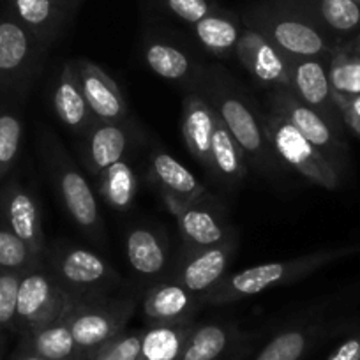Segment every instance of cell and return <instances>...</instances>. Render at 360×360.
Masks as SVG:
<instances>
[{
	"mask_svg": "<svg viewBox=\"0 0 360 360\" xmlns=\"http://www.w3.org/2000/svg\"><path fill=\"white\" fill-rule=\"evenodd\" d=\"M242 23L262 34L288 57L328 60L341 46L292 0L258 2L244 13Z\"/></svg>",
	"mask_w": 360,
	"mask_h": 360,
	"instance_id": "cell-1",
	"label": "cell"
},
{
	"mask_svg": "<svg viewBox=\"0 0 360 360\" xmlns=\"http://www.w3.org/2000/svg\"><path fill=\"white\" fill-rule=\"evenodd\" d=\"M360 252V245H342L334 249H321L297 258L281 259V262L259 263L249 269L224 276L209 293L200 297L202 306H226L249 299L258 293L272 290L276 286L292 285L307 278L316 270L338 262V259Z\"/></svg>",
	"mask_w": 360,
	"mask_h": 360,
	"instance_id": "cell-2",
	"label": "cell"
},
{
	"mask_svg": "<svg viewBox=\"0 0 360 360\" xmlns=\"http://www.w3.org/2000/svg\"><path fill=\"white\" fill-rule=\"evenodd\" d=\"M198 92L223 120L244 152L245 161L259 172H270L274 166V159L278 158L266 141L263 122H259L251 103L238 90L233 78L219 68L205 69Z\"/></svg>",
	"mask_w": 360,
	"mask_h": 360,
	"instance_id": "cell-3",
	"label": "cell"
},
{
	"mask_svg": "<svg viewBox=\"0 0 360 360\" xmlns=\"http://www.w3.org/2000/svg\"><path fill=\"white\" fill-rule=\"evenodd\" d=\"M41 152L51 184L71 219L90 240L105 244V223L96 193L79 166L65 152L58 138L48 129H44L41 136Z\"/></svg>",
	"mask_w": 360,
	"mask_h": 360,
	"instance_id": "cell-4",
	"label": "cell"
},
{
	"mask_svg": "<svg viewBox=\"0 0 360 360\" xmlns=\"http://www.w3.org/2000/svg\"><path fill=\"white\" fill-rule=\"evenodd\" d=\"M48 50L9 9L0 13V103L25 101Z\"/></svg>",
	"mask_w": 360,
	"mask_h": 360,
	"instance_id": "cell-5",
	"label": "cell"
},
{
	"mask_svg": "<svg viewBox=\"0 0 360 360\" xmlns=\"http://www.w3.org/2000/svg\"><path fill=\"white\" fill-rule=\"evenodd\" d=\"M44 262L72 300L110 295L122 286L119 272L101 255L82 245L57 242L46 248Z\"/></svg>",
	"mask_w": 360,
	"mask_h": 360,
	"instance_id": "cell-6",
	"label": "cell"
},
{
	"mask_svg": "<svg viewBox=\"0 0 360 360\" xmlns=\"http://www.w3.org/2000/svg\"><path fill=\"white\" fill-rule=\"evenodd\" d=\"M138 300L134 295H101L75 300L64 321L71 328L83 360L127 328Z\"/></svg>",
	"mask_w": 360,
	"mask_h": 360,
	"instance_id": "cell-7",
	"label": "cell"
},
{
	"mask_svg": "<svg viewBox=\"0 0 360 360\" xmlns=\"http://www.w3.org/2000/svg\"><path fill=\"white\" fill-rule=\"evenodd\" d=\"M263 131L276 158L306 176L309 182L328 191H334L341 186L342 176L332 162L285 117L269 110L263 119Z\"/></svg>",
	"mask_w": 360,
	"mask_h": 360,
	"instance_id": "cell-8",
	"label": "cell"
},
{
	"mask_svg": "<svg viewBox=\"0 0 360 360\" xmlns=\"http://www.w3.org/2000/svg\"><path fill=\"white\" fill-rule=\"evenodd\" d=\"M72 302V297L58 285L43 259L22 274L13 334L20 338L44 325L64 320Z\"/></svg>",
	"mask_w": 360,
	"mask_h": 360,
	"instance_id": "cell-9",
	"label": "cell"
},
{
	"mask_svg": "<svg viewBox=\"0 0 360 360\" xmlns=\"http://www.w3.org/2000/svg\"><path fill=\"white\" fill-rule=\"evenodd\" d=\"M269 110L285 117L293 127L299 129L304 138H307L332 162L339 175H345V172L348 169L349 155L345 133L332 127L320 113L297 99L290 89L270 90Z\"/></svg>",
	"mask_w": 360,
	"mask_h": 360,
	"instance_id": "cell-10",
	"label": "cell"
},
{
	"mask_svg": "<svg viewBox=\"0 0 360 360\" xmlns=\"http://www.w3.org/2000/svg\"><path fill=\"white\" fill-rule=\"evenodd\" d=\"M0 221L37 256L44 258L48 245L39 200L16 176L6 179L0 186Z\"/></svg>",
	"mask_w": 360,
	"mask_h": 360,
	"instance_id": "cell-11",
	"label": "cell"
},
{
	"mask_svg": "<svg viewBox=\"0 0 360 360\" xmlns=\"http://www.w3.org/2000/svg\"><path fill=\"white\" fill-rule=\"evenodd\" d=\"M328 60L288 57L290 90L297 99L320 113L332 127L345 133V120L328 82Z\"/></svg>",
	"mask_w": 360,
	"mask_h": 360,
	"instance_id": "cell-12",
	"label": "cell"
},
{
	"mask_svg": "<svg viewBox=\"0 0 360 360\" xmlns=\"http://www.w3.org/2000/svg\"><path fill=\"white\" fill-rule=\"evenodd\" d=\"M136 138V124L131 122L129 117L113 122L94 120L89 131L82 136L79 158L83 168L96 179L103 169L124 161Z\"/></svg>",
	"mask_w": 360,
	"mask_h": 360,
	"instance_id": "cell-13",
	"label": "cell"
},
{
	"mask_svg": "<svg viewBox=\"0 0 360 360\" xmlns=\"http://www.w3.org/2000/svg\"><path fill=\"white\" fill-rule=\"evenodd\" d=\"M161 198L169 214L175 217L186 249H205L237 240L233 230L223 223L216 210L207 205L205 200L196 203H182L169 196H161Z\"/></svg>",
	"mask_w": 360,
	"mask_h": 360,
	"instance_id": "cell-14",
	"label": "cell"
},
{
	"mask_svg": "<svg viewBox=\"0 0 360 360\" xmlns=\"http://www.w3.org/2000/svg\"><path fill=\"white\" fill-rule=\"evenodd\" d=\"M235 252L237 240L205 249H186L168 279L202 297L226 276Z\"/></svg>",
	"mask_w": 360,
	"mask_h": 360,
	"instance_id": "cell-15",
	"label": "cell"
},
{
	"mask_svg": "<svg viewBox=\"0 0 360 360\" xmlns=\"http://www.w3.org/2000/svg\"><path fill=\"white\" fill-rule=\"evenodd\" d=\"M235 55L262 86L269 90L290 89L288 55L279 51L256 30L249 27L242 29Z\"/></svg>",
	"mask_w": 360,
	"mask_h": 360,
	"instance_id": "cell-16",
	"label": "cell"
},
{
	"mask_svg": "<svg viewBox=\"0 0 360 360\" xmlns=\"http://www.w3.org/2000/svg\"><path fill=\"white\" fill-rule=\"evenodd\" d=\"M83 96L96 120H124L129 117V105L115 79L89 58H76Z\"/></svg>",
	"mask_w": 360,
	"mask_h": 360,
	"instance_id": "cell-17",
	"label": "cell"
},
{
	"mask_svg": "<svg viewBox=\"0 0 360 360\" xmlns=\"http://www.w3.org/2000/svg\"><path fill=\"white\" fill-rule=\"evenodd\" d=\"M200 307H203L200 297L172 279L152 285L145 292L141 304L147 325H179L193 321Z\"/></svg>",
	"mask_w": 360,
	"mask_h": 360,
	"instance_id": "cell-18",
	"label": "cell"
},
{
	"mask_svg": "<svg viewBox=\"0 0 360 360\" xmlns=\"http://www.w3.org/2000/svg\"><path fill=\"white\" fill-rule=\"evenodd\" d=\"M51 105L60 122L78 136H83L96 120L83 96L76 60L64 62L58 71L51 89Z\"/></svg>",
	"mask_w": 360,
	"mask_h": 360,
	"instance_id": "cell-19",
	"label": "cell"
},
{
	"mask_svg": "<svg viewBox=\"0 0 360 360\" xmlns=\"http://www.w3.org/2000/svg\"><path fill=\"white\" fill-rule=\"evenodd\" d=\"M148 175L161 196H169L182 203H196L207 200L205 186L165 150H155L148 161Z\"/></svg>",
	"mask_w": 360,
	"mask_h": 360,
	"instance_id": "cell-20",
	"label": "cell"
},
{
	"mask_svg": "<svg viewBox=\"0 0 360 360\" xmlns=\"http://www.w3.org/2000/svg\"><path fill=\"white\" fill-rule=\"evenodd\" d=\"M11 15L50 48L72 18V13L57 0H6Z\"/></svg>",
	"mask_w": 360,
	"mask_h": 360,
	"instance_id": "cell-21",
	"label": "cell"
},
{
	"mask_svg": "<svg viewBox=\"0 0 360 360\" xmlns=\"http://www.w3.org/2000/svg\"><path fill=\"white\" fill-rule=\"evenodd\" d=\"M143 58L159 78L188 86L189 92L200 89L205 69L196 64L182 48L168 41L150 39L145 43Z\"/></svg>",
	"mask_w": 360,
	"mask_h": 360,
	"instance_id": "cell-22",
	"label": "cell"
},
{
	"mask_svg": "<svg viewBox=\"0 0 360 360\" xmlns=\"http://www.w3.org/2000/svg\"><path fill=\"white\" fill-rule=\"evenodd\" d=\"M216 112L198 90L188 92L182 103V134L188 150L203 168L210 169Z\"/></svg>",
	"mask_w": 360,
	"mask_h": 360,
	"instance_id": "cell-23",
	"label": "cell"
},
{
	"mask_svg": "<svg viewBox=\"0 0 360 360\" xmlns=\"http://www.w3.org/2000/svg\"><path fill=\"white\" fill-rule=\"evenodd\" d=\"M168 238L152 226L127 231L126 256L131 269L143 279H159L168 266Z\"/></svg>",
	"mask_w": 360,
	"mask_h": 360,
	"instance_id": "cell-24",
	"label": "cell"
},
{
	"mask_svg": "<svg viewBox=\"0 0 360 360\" xmlns=\"http://www.w3.org/2000/svg\"><path fill=\"white\" fill-rule=\"evenodd\" d=\"M323 32L346 43L360 32V4L355 0H292Z\"/></svg>",
	"mask_w": 360,
	"mask_h": 360,
	"instance_id": "cell-25",
	"label": "cell"
},
{
	"mask_svg": "<svg viewBox=\"0 0 360 360\" xmlns=\"http://www.w3.org/2000/svg\"><path fill=\"white\" fill-rule=\"evenodd\" d=\"M242 334L231 321L195 325L186 341L180 360H223L238 345Z\"/></svg>",
	"mask_w": 360,
	"mask_h": 360,
	"instance_id": "cell-26",
	"label": "cell"
},
{
	"mask_svg": "<svg viewBox=\"0 0 360 360\" xmlns=\"http://www.w3.org/2000/svg\"><path fill=\"white\" fill-rule=\"evenodd\" d=\"M209 172L228 188L240 186L248 175V161H245L244 152L240 150L217 113L216 124H214Z\"/></svg>",
	"mask_w": 360,
	"mask_h": 360,
	"instance_id": "cell-27",
	"label": "cell"
},
{
	"mask_svg": "<svg viewBox=\"0 0 360 360\" xmlns=\"http://www.w3.org/2000/svg\"><path fill=\"white\" fill-rule=\"evenodd\" d=\"M18 346L48 360H83L71 328L64 320L20 335Z\"/></svg>",
	"mask_w": 360,
	"mask_h": 360,
	"instance_id": "cell-28",
	"label": "cell"
},
{
	"mask_svg": "<svg viewBox=\"0 0 360 360\" xmlns=\"http://www.w3.org/2000/svg\"><path fill=\"white\" fill-rule=\"evenodd\" d=\"M242 29L244 25L240 23V20L221 8L193 25L198 43L209 53L223 58L231 57L235 53Z\"/></svg>",
	"mask_w": 360,
	"mask_h": 360,
	"instance_id": "cell-29",
	"label": "cell"
},
{
	"mask_svg": "<svg viewBox=\"0 0 360 360\" xmlns=\"http://www.w3.org/2000/svg\"><path fill=\"white\" fill-rule=\"evenodd\" d=\"M195 320L179 325H147L141 334L140 360H180Z\"/></svg>",
	"mask_w": 360,
	"mask_h": 360,
	"instance_id": "cell-30",
	"label": "cell"
},
{
	"mask_svg": "<svg viewBox=\"0 0 360 360\" xmlns=\"http://www.w3.org/2000/svg\"><path fill=\"white\" fill-rule=\"evenodd\" d=\"M96 179L99 196L110 209L117 212L131 210L138 195V179L126 159L103 169Z\"/></svg>",
	"mask_w": 360,
	"mask_h": 360,
	"instance_id": "cell-31",
	"label": "cell"
},
{
	"mask_svg": "<svg viewBox=\"0 0 360 360\" xmlns=\"http://www.w3.org/2000/svg\"><path fill=\"white\" fill-rule=\"evenodd\" d=\"M23 143V119L20 105L0 103V184L16 166Z\"/></svg>",
	"mask_w": 360,
	"mask_h": 360,
	"instance_id": "cell-32",
	"label": "cell"
},
{
	"mask_svg": "<svg viewBox=\"0 0 360 360\" xmlns=\"http://www.w3.org/2000/svg\"><path fill=\"white\" fill-rule=\"evenodd\" d=\"M316 327H290L270 339L255 360H302L316 341Z\"/></svg>",
	"mask_w": 360,
	"mask_h": 360,
	"instance_id": "cell-33",
	"label": "cell"
},
{
	"mask_svg": "<svg viewBox=\"0 0 360 360\" xmlns=\"http://www.w3.org/2000/svg\"><path fill=\"white\" fill-rule=\"evenodd\" d=\"M328 82L338 98L360 96V57L352 53L345 43L328 58Z\"/></svg>",
	"mask_w": 360,
	"mask_h": 360,
	"instance_id": "cell-34",
	"label": "cell"
},
{
	"mask_svg": "<svg viewBox=\"0 0 360 360\" xmlns=\"http://www.w3.org/2000/svg\"><path fill=\"white\" fill-rule=\"evenodd\" d=\"M43 259L0 221V270L23 274L39 265Z\"/></svg>",
	"mask_w": 360,
	"mask_h": 360,
	"instance_id": "cell-35",
	"label": "cell"
},
{
	"mask_svg": "<svg viewBox=\"0 0 360 360\" xmlns=\"http://www.w3.org/2000/svg\"><path fill=\"white\" fill-rule=\"evenodd\" d=\"M141 334H143V328H138V330L126 328L119 335L94 349L85 360H140Z\"/></svg>",
	"mask_w": 360,
	"mask_h": 360,
	"instance_id": "cell-36",
	"label": "cell"
},
{
	"mask_svg": "<svg viewBox=\"0 0 360 360\" xmlns=\"http://www.w3.org/2000/svg\"><path fill=\"white\" fill-rule=\"evenodd\" d=\"M22 274L0 270V332L8 334L15 330L16 304H18V290Z\"/></svg>",
	"mask_w": 360,
	"mask_h": 360,
	"instance_id": "cell-37",
	"label": "cell"
},
{
	"mask_svg": "<svg viewBox=\"0 0 360 360\" xmlns=\"http://www.w3.org/2000/svg\"><path fill=\"white\" fill-rule=\"evenodd\" d=\"M159 4L182 22L195 25L219 9L214 0H159Z\"/></svg>",
	"mask_w": 360,
	"mask_h": 360,
	"instance_id": "cell-38",
	"label": "cell"
},
{
	"mask_svg": "<svg viewBox=\"0 0 360 360\" xmlns=\"http://www.w3.org/2000/svg\"><path fill=\"white\" fill-rule=\"evenodd\" d=\"M335 103L341 110L345 126L360 138V96H355V98H338L335 96Z\"/></svg>",
	"mask_w": 360,
	"mask_h": 360,
	"instance_id": "cell-39",
	"label": "cell"
},
{
	"mask_svg": "<svg viewBox=\"0 0 360 360\" xmlns=\"http://www.w3.org/2000/svg\"><path fill=\"white\" fill-rule=\"evenodd\" d=\"M327 360H360V334L346 338L341 345L335 346Z\"/></svg>",
	"mask_w": 360,
	"mask_h": 360,
	"instance_id": "cell-40",
	"label": "cell"
},
{
	"mask_svg": "<svg viewBox=\"0 0 360 360\" xmlns=\"http://www.w3.org/2000/svg\"><path fill=\"white\" fill-rule=\"evenodd\" d=\"M9 360H48V359H43V356L36 355V353L27 352V349L16 346V349L13 352V355L9 356Z\"/></svg>",
	"mask_w": 360,
	"mask_h": 360,
	"instance_id": "cell-41",
	"label": "cell"
},
{
	"mask_svg": "<svg viewBox=\"0 0 360 360\" xmlns=\"http://www.w3.org/2000/svg\"><path fill=\"white\" fill-rule=\"evenodd\" d=\"M345 46L348 48V50L352 51V53L359 55V57H360V32L356 34V36H353L349 41H346Z\"/></svg>",
	"mask_w": 360,
	"mask_h": 360,
	"instance_id": "cell-42",
	"label": "cell"
},
{
	"mask_svg": "<svg viewBox=\"0 0 360 360\" xmlns=\"http://www.w3.org/2000/svg\"><path fill=\"white\" fill-rule=\"evenodd\" d=\"M57 2L60 6H64L65 9H69V11L72 13V15H75L76 9H78L79 4H82V0H57Z\"/></svg>",
	"mask_w": 360,
	"mask_h": 360,
	"instance_id": "cell-43",
	"label": "cell"
},
{
	"mask_svg": "<svg viewBox=\"0 0 360 360\" xmlns=\"http://www.w3.org/2000/svg\"><path fill=\"white\" fill-rule=\"evenodd\" d=\"M6 346H8V335L0 332V360H2V356H4Z\"/></svg>",
	"mask_w": 360,
	"mask_h": 360,
	"instance_id": "cell-44",
	"label": "cell"
},
{
	"mask_svg": "<svg viewBox=\"0 0 360 360\" xmlns=\"http://www.w3.org/2000/svg\"><path fill=\"white\" fill-rule=\"evenodd\" d=\"M355 2H359V4H360V0H355Z\"/></svg>",
	"mask_w": 360,
	"mask_h": 360,
	"instance_id": "cell-45",
	"label": "cell"
}]
</instances>
